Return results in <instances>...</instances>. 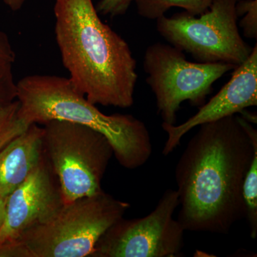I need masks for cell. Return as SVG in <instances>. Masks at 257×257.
Listing matches in <instances>:
<instances>
[{
	"label": "cell",
	"mask_w": 257,
	"mask_h": 257,
	"mask_svg": "<svg viewBox=\"0 0 257 257\" xmlns=\"http://www.w3.org/2000/svg\"><path fill=\"white\" fill-rule=\"evenodd\" d=\"M177 162V220L185 231L227 234L245 217L242 187L257 132L234 114L200 125Z\"/></svg>",
	"instance_id": "obj_1"
},
{
	"label": "cell",
	"mask_w": 257,
	"mask_h": 257,
	"mask_svg": "<svg viewBox=\"0 0 257 257\" xmlns=\"http://www.w3.org/2000/svg\"><path fill=\"white\" fill-rule=\"evenodd\" d=\"M54 13L56 41L74 89L94 105L133 106L136 60L92 0H55Z\"/></svg>",
	"instance_id": "obj_2"
},
{
	"label": "cell",
	"mask_w": 257,
	"mask_h": 257,
	"mask_svg": "<svg viewBox=\"0 0 257 257\" xmlns=\"http://www.w3.org/2000/svg\"><path fill=\"white\" fill-rule=\"evenodd\" d=\"M20 114L28 125L63 120L84 125L106 137L118 162L135 170L150 160L152 145L143 121L130 114H104L77 92L69 78L34 74L17 82Z\"/></svg>",
	"instance_id": "obj_3"
},
{
	"label": "cell",
	"mask_w": 257,
	"mask_h": 257,
	"mask_svg": "<svg viewBox=\"0 0 257 257\" xmlns=\"http://www.w3.org/2000/svg\"><path fill=\"white\" fill-rule=\"evenodd\" d=\"M130 208L128 202L102 191L64 204L53 219L16 241L31 257H91L98 240Z\"/></svg>",
	"instance_id": "obj_4"
},
{
	"label": "cell",
	"mask_w": 257,
	"mask_h": 257,
	"mask_svg": "<svg viewBox=\"0 0 257 257\" xmlns=\"http://www.w3.org/2000/svg\"><path fill=\"white\" fill-rule=\"evenodd\" d=\"M43 125L44 150L60 182L64 204L102 192L101 181L114 155L106 137L63 120Z\"/></svg>",
	"instance_id": "obj_5"
},
{
	"label": "cell",
	"mask_w": 257,
	"mask_h": 257,
	"mask_svg": "<svg viewBox=\"0 0 257 257\" xmlns=\"http://www.w3.org/2000/svg\"><path fill=\"white\" fill-rule=\"evenodd\" d=\"M239 0H213L198 16L187 13L157 20L159 33L170 45L190 54L199 62H223L237 67L253 48L243 41L237 25Z\"/></svg>",
	"instance_id": "obj_6"
},
{
	"label": "cell",
	"mask_w": 257,
	"mask_h": 257,
	"mask_svg": "<svg viewBox=\"0 0 257 257\" xmlns=\"http://www.w3.org/2000/svg\"><path fill=\"white\" fill-rule=\"evenodd\" d=\"M143 67L158 113L163 122L169 124H176L182 102L203 105L213 84L236 67L223 62H190L182 50L161 42L147 47Z\"/></svg>",
	"instance_id": "obj_7"
},
{
	"label": "cell",
	"mask_w": 257,
	"mask_h": 257,
	"mask_svg": "<svg viewBox=\"0 0 257 257\" xmlns=\"http://www.w3.org/2000/svg\"><path fill=\"white\" fill-rule=\"evenodd\" d=\"M179 205L177 190L167 189L148 215L114 223L98 240L91 257L182 256L185 230L173 217Z\"/></svg>",
	"instance_id": "obj_8"
},
{
	"label": "cell",
	"mask_w": 257,
	"mask_h": 257,
	"mask_svg": "<svg viewBox=\"0 0 257 257\" xmlns=\"http://www.w3.org/2000/svg\"><path fill=\"white\" fill-rule=\"evenodd\" d=\"M64 204L60 182L44 153L28 179L5 198L0 245L18 241L29 229L53 219Z\"/></svg>",
	"instance_id": "obj_9"
},
{
	"label": "cell",
	"mask_w": 257,
	"mask_h": 257,
	"mask_svg": "<svg viewBox=\"0 0 257 257\" xmlns=\"http://www.w3.org/2000/svg\"><path fill=\"white\" fill-rule=\"evenodd\" d=\"M234 70L229 82L194 116L179 125L162 123V128L167 135L162 150L165 156L172 153L180 145L184 135L196 126L242 113L246 108L257 106L256 45L248 58Z\"/></svg>",
	"instance_id": "obj_10"
},
{
	"label": "cell",
	"mask_w": 257,
	"mask_h": 257,
	"mask_svg": "<svg viewBox=\"0 0 257 257\" xmlns=\"http://www.w3.org/2000/svg\"><path fill=\"white\" fill-rule=\"evenodd\" d=\"M43 127L32 124L0 150V198L28 179L44 156Z\"/></svg>",
	"instance_id": "obj_11"
},
{
	"label": "cell",
	"mask_w": 257,
	"mask_h": 257,
	"mask_svg": "<svg viewBox=\"0 0 257 257\" xmlns=\"http://www.w3.org/2000/svg\"><path fill=\"white\" fill-rule=\"evenodd\" d=\"M138 14L148 20H157L165 16L172 8H182L194 16L205 13L213 0H135Z\"/></svg>",
	"instance_id": "obj_12"
},
{
	"label": "cell",
	"mask_w": 257,
	"mask_h": 257,
	"mask_svg": "<svg viewBox=\"0 0 257 257\" xmlns=\"http://www.w3.org/2000/svg\"><path fill=\"white\" fill-rule=\"evenodd\" d=\"M29 126L20 116L18 99L0 104V150L23 134Z\"/></svg>",
	"instance_id": "obj_13"
},
{
	"label": "cell",
	"mask_w": 257,
	"mask_h": 257,
	"mask_svg": "<svg viewBox=\"0 0 257 257\" xmlns=\"http://www.w3.org/2000/svg\"><path fill=\"white\" fill-rule=\"evenodd\" d=\"M245 205V219L247 221L250 236L257 237V150L246 172L242 187Z\"/></svg>",
	"instance_id": "obj_14"
},
{
	"label": "cell",
	"mask_w": 257,
	"mask_h": 257,
	"mask_svg": "<svg viewBox=\"0 0 257 257\" xmlns=\"http://www.w3.org/2000/svg\"><path fill=\"white\" fill-rule=\"evenodd\" d=\"M240 28L243 29V35L249 39L257 38V0H239L236 5Z\"/></svg>",
	"instance_id": "obj_15"
},
{
	"label": "cell",
	"mask_w": 257,
	"mask_h": 257,
	"mask_svg": "<svg viewBox=\"0 0 257 257\" xmlns=\"http://www.w3.org/2000/svg\"><path fill=\"white\" fill-rule=\"evenodd\" d=\"M13 64L0 62V104L17 99V82L13 75Z\"/></svg>",
	"instance_id": "obj_16"
},
{
	"label": "cell",
	"mask_w": 257,
	"mask_h": 257,
	"mask_svg": "<svg viewBox=\"0 0 257 257\" xmlns=\"http://www.w3.org/2000/svg\"><path fill=\"white\" fill-rule=\"evenodd\" d=\"M135 0H101L96 5L98 13L114 17L124 15Z\"/></svg>",
	"instance_id": "obj_17"
},
{
	"label": "cell",
	"mask_w": 257,
	"mask_h": 257,
	"mask_svg": "<svg viewBox=\"0 0 257 257\" xmlns=\"http://www.w3.org/2000/svg\"><path fill=\"white\" fill-rule=\"evenodd\" d=\"M15 60V53L9 37L0 30V62L13 64Z\"/></svg>",
	"instance_id": "obj_18"
},
{
	"label": "cell",
	"mask_w": 257,
	"mask_h": 257,
	"mask_svg": "<svg viewBox=\"0 0 257 257\" xmlns=\"http://www.w3.org/2000/svg\"><path fill=\"white\" fill-rule=\"evenodd\" d=\"M3 1L13 11H18L23 8L27 0H3Z\"/></svg>",
	"instance_id": "obj_19"
},
{
	"label": "cell",
	"mask_w": 257,
	"mask_h": 257,
	"mask_svg": "<svg viewBox=\"0 0 257 257\" xmlns=\"http://www.w3.org/2000/svg\"><path fill=\"white\" fill-rule=\"evenodd\" d=\"M5 216V199L0 198V227L4 221Z\"/></svg>",
	"instance_id": "obj_20"
}]
</instances>
